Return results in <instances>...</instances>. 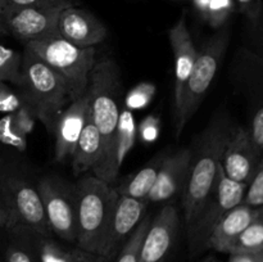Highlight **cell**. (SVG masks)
I'll return each instance as SVG.
<instances>
[{
    "mask_svg": "<svg viewBox=\"0 0 263 262\" xmlns=\"http://www.w3.org/2000/svg\"><path fill=\"white\" fill-rule=\"evenodd\" d=\"M195 12L211 27L220 30L238 12L234 0H192Z\"/></svg>",
    "mask_w": 263,
    "mask_h": 262,
    "instance_id": "cb8c5ba5",
    "label": "cell"
},
{
    "mask_svg": "<svg viewBox=\"0 0 263 262\" xmlns=\"http://www.w3.org/2000/svg\"><path fill=\"white\" fill-rule=\"evenodd\" d=\"M3 233L7 234V239L2 246L4 262H40L33 246L32 231L15 225Z\"/></svg>",
    "mask_w": 263,
    "mask_h": 262,
    "instance_id": "7402d4cb",
    "label": "cell"
},
{
    "mask_svg": "<svg viewBox=\"0 0 263 262\" xmlns=\"http://www.w3.org/2000/svg\"><path fill=\"white\" fill-rule=\"evenodd\" d=\"M25 46L63 79L72 99H79L87 91L90 74L97 61V50L94 46L80 48L59 35L44 40L30 41L25 44Z\"/></svg>",
    "mask_w": 263,
    "mask_h": 262,
    "instance_id": "ba28073f",
    "label": "cell"
},
{
    "mask_svg": "<svg viewBox=\"0 0 263 262\" xmlns=\"http://www.w3.org/2000/svg\"><path fill=\"white\" fill-rule=\"evenodd\" d=\"M228 262H263V252H234Z\"/></svg>",
    "mask_w": 263,
    "mask_h": 262,
    "instance_id": "836d02e7",
    "label": "cell"
},
{
    "mask_svg": "<svg viewBox=\"0 0 263 262\" xmlns=\"http://www.w3.org/2000/svg\"><path fill=\"white\" fill-rule=\"evenodd\" d=\"M170 44L175 57V86H174V115L179 109L182 92L187 84L190 73L197 59V48L186 26L185 14L170 28Z\"/></svg>",
    "mask_w": 263,
    "mask_h": 262,
    "instance_id": "e0dca14e",
    "label": "cell"
},
{
    "mask_svg": "<svg viewBox=\"0 0 263 262\" xmlns=\"http://www.w3.org/2000/svg\"><path fill=\"white\" fill-rule=\"evenodd\" d=\"M57 30L61 38L80 48H91L105 40L107 27L92 13L81 8H64L58 17Z\"/></svg>",
    "mask_w": 263,
    "mask_h": 262,
    "instance_id": "9a60e30c",
    "label": "cell"
},
{
    "mask_svg": "<svg viewBox=\"0 0 263 262\" xmlns=\"http://www.w3.org/2000/svg\"><path fill=\"white\" fill-rule=\"evenodd\" d=\"M13 120H14L17 127L25 134L26 136L32 131L33 123H35L36 118L33 117V115L31 113V110L28 109L26 105H22L18 110H15L14 113H12Z\"/></svg>",
    "mask_w": 263,
    "mask_h": 262,
    "instance_id": "1f68e13d",
    "label": "cell"
},
{
    "mask_svg": "<svg viewBox=\"0 0 263 262\" xmlns=\"http://www.w3.org/2000/svg\"><path fill=\"white\" fill-rule=\"evenodd\" d=\"M233 90L243 100L247 112V130L257 149L263 154V51L240 46L229 68Z\"/></svg>",
    "mask_w": 263,
    "mask_h": 262,
    "instance_id": "52a82bcc",
    "label": "cell"
},
{
    "mask_svg": "<svg viewBox=\"0 0 263 262\" xmlns=\"http://www.w3.org/2000/svg\"><path fill=\"white\" fill-rule=\"evenodd\" d=\"M90 118V105L87 91L73 100L59 116L54 127V161L63 162L73 154L85 123Z\"/></svg>",
    "mask_w": 263,
    "mask_h": 262,
    "instance_id": "2e32d148",
    "label": "cell"
},
{
    "mask_svg": "<svg viewBox=\"0 0 263 262\" xmlns=\"http://www.w3.org/2000/svg\"><path fill=\"white\" fill-rule=\"evenodd\" d=\"M5 33H8L7 30H5L4 26H3L2 23H0V35H5Z\"/></svg>",
    "mask_w": 263,
    "mask_h": 262,
    "instance_id": "74e56055",
    "label": "cell"
},
{
    "mask_svg": "<svg viewBox=\"0 0 263 262\" xmlns=\"http://www.w3.org/2000/svg\"><path fill=\"white\" fill-rule=\"evenodd\" d=\"M261 157L246 126L235 125L223 151L221 166L226 176L231 180L249 185Z\"/></svg>",
    "mask_w": 263,
    "mask_h": 262,
    "instance_id": "4fadbf2b",
    "label": "cell"
},
{
    "mask_svg": "<svg viewBox=\"0 0 263 262\" xmlns=\"http://www.w3.org/2000/svg\"><path fill=\"white\" fill-rule=\"evenodd\" d=\"M236 9L249 21V25L254 26L258 22L263 12L262 0H234Z\"/></svg>",
    "mask_w": 263,
    "mask_h": 262,
    "instance_id": "4dcf8cb0",
    "label": "cell"
},
{
    "mask_svg": "<svg viewBox=\"0 0 263 262\" xmlns=\"http://www.w3.org/2000/svg\"><path fill=\"white\" fill-rule=\"evenodd\" d=\"M118 195L115 185L95 175L84 176L74 184L76 246L99 254Z\"/></svg>",
    "mask_w": 263,
    "mask_h": 262,
    "instance_id": "277c9868",
    "label": "cell"
},
{
    "mask_svg": "<svg viewBox=\"0 0 263 262\" xmlns=\"http://www.w3.org/2000/svg\"><path fill=\"white\" fill-rule=\"evenodd\" d=\"M102 138L90 117L85 123L84 130L71 157L74 175L85 174L90 170L92 171L102 157Z\"/></svg>",
    "mask_w": 263,
    "mask_h": 262,
    "instance_id": "44dd1931",
    "label": "cell"
},
{
    "mask_svg": "<svg viewBox=\"0 0 263 262\" xmlns=\"http://www.w3.org/2000/svg\"><path fill=\"white\" fill-rule=\"evenodd\" d=\"M0 192L15 225L23 226L36 235L51 236L37 186L5 149H0Z\"/></svg>",
    "mask_w": 263,
    "mask_h": 262,
    "instance_id": "5b68a950",
    "label": "cell"
},
{
    "mask_svg": "<svg viewBox=\"0 0 263 262\" xmlns=\"http://www.w3.org/2000/svg\"><path fill=\"white\" fill-rule=\"evenodd\" d=\"M248 185L234 181L218 166L217 177L210 197L198 212L197 217L186 228L187 246L192 256H198L207 251V244L223 216L236 205L244 202Z\"/></svg>",
    "mask_w": 263,
    "mask_h": 262,
    "instance_id": "9c48e42d",
    "label": "cell"
},
{
    "mask_svg": "<svg viewBox=\"0 0 263 262\" xmlns=\"http://www.w3.org/2000/svg\"><path fill=\"white\" fill-rule=\"evenodd\" d=\"M18 94L23 105L53 135L59 116L73 102L68 86L61 76L25 46Z\"/></svg>",
    "mask_w": 263,
    "mask_h": 262,
    "instance_id": "3957f363",
    "label": "cell"
},
{
    "mask_svg": "<svg viewBox=\"0 0 263 262\" xmlns=\"http://www.w3.org/2000/svg\"><path fill=\"white\" fill-rule=\"evenodd\" d=\"M146 204L148 203L145 200L118 195L107 234L100 246L99 254L107 257L110 261L117 257L128 236L138 228L145 216Z\"/></svg>",
    "mask_w": 263,
    "mask_h": 262,
    "instance_id": "7c38bea8",
    "label": "cell"
},
{
    "mask_svg": "<svg viewBox=\"0 0 263 262\" xmlns=\"http://www.w3.org/2000/svg\"><path fill=\"white\" fill-rule=\"evenodd\" d=\"M51 234L69 244L77 241L74 184L58 176H44L36 182Z\"/></svg>",
    "mask_w": 263,
    "mask_h": 262,
    "instance_id": "30bf717a",
    "label": "cell"
},
{
    "mask_svg": "<svg viewBox=\"0 0 263 262\" xmlns=\"http://www.w3.org/2000/svg\"><path fill=\"white\" fill-rule=\"evenodd\" d=\"M0 262H4V259H3V251H2V247H0Z\"/></svg>",
    "mask_w": 263,
    "mask_h": 262,
    "instance_id": "f35d334b",
    "label": "cell"
},
{
    "mask_svg": "<svg viewBox=\"0 0 263 262\" xmlns=\"http://www.w3.org/2000/svg\"><path fill=\"white\" fill-rule=\"evenodd\" d=\"M243 203L253 208H258L263 205V154L258 167H257L256 174L247 188Z\"/></svg>",
    "mask_w": 263,
    "mask_h": 262,
    "instance_id": "f1b7e54d",
    "label": "cell"
},
{
    "mask_svg": "<svg viewBox=\"0 0 263 262\" xmlns=\"http://www.w3.org/2000/svg\"><path fill=\"white\" fill-rule=\"evenodd\" d=\"M234 252H263V205L259 215L238 236L229 253Z\"/></svg>",
    "mask_w": 263,
    "mask_h": 262,
    "instance_id": "d4e9b609",
    "label": "cell"
},
{
    "mask_svg": "<svg viewBox=\"0 0 263 262\" xmlns=\"http://www.w3.org/2000/svg\"><path fill=\"white\" fill-rule=\"evenodd\" d=\"M23 105L20 94L14 92L5 82L0 81V112L14 113Z\"/></svg>",
    "mask_w": 263,
    "mask_h": 262,
    "instance_id": "f546056e",
    "label": "cell"
},
{
    "mask_svg": "<svg viewBox=\"0 0 263 262\" xmlns=\"http://www.w3.org/2000/svg\"><path fill=\"white\" fill-rule=\"evenodd\" d=\"M153 218L151 216L145 215L141 222L139 223L138 228L133 231L126 243L121 248L120 253L116 257V262H139V256H140L141 244H143L145 234L151 226Z\"/></svg>",
    "mask_w": 263,
    "mask_h": 262,
    "instance_id": "484cf974",
    "label": "cell"
},
{
    "mask_svg": "<svg viewBox=\"0 0 263 262\" xmlns=\"http://www.w3.org/2000/svg\"><path fill=\"white\" fill-rule=\"evenodd\" d=\"M179 213L172 204H166L152 220L141 244L139 262H167L179 230Z\"/></svg>",
    "mask_w": 263,
    "mask_h": 262,
    "instance_id": "5bb4252c",
    "label": "cell"
},
{
    "mask_svg": "<svg viewBox=\"0 0 263 262\" xmlns=\"http://www.w3.org/2000/svg\"><path fill=\"white\" fill-rule=\"evenodd\" d=\"M32 239L40 262H112L107 257L92 253L76 244H61L51 236L33 234Z\"/></svg>",
    "mask_w": 263,
    "mask_h": 262,
    "instance_id": "ffe728a7",
    "label": "cell"
},
{
    "mask_svg": "<svg viewBox=\"0 0 263 262\" xmlns=\"http://www.w3.org/2000/svg\"><path fill=\"white\" fill-rule=\"evenodd\" d=\"M21 67L22 55L8 46L0 45V81L12 82L18 86L22 76Z\"/></svg>",
    "mask_w": 263,
    "mask_h": 262,
    "instance_id": "4316f807",
    "label": "cell"
},
{
    "mask_svg": "<svg viewBox=\"0 0 263 262\" xmlns=\"http://www.w3.org/2000/svg\"><path fill=\"white\" fill-rule=\"evenodd\" d=\"M200 262H222V261H220V259L216 258V257H213V256H208V257H205V258L203 259V261H200Z\"/></svg>",
    "mask_w": 263,
    "mask_h": 262,
    "instance_id": "8d00e7d4",
    "label": "cell"
},
{
    "mask_svg": "<svg viewBox=\"0 0 263 262\" xmlns=\"http://www.w3.org/2000/svg\"><path fill=\"white\" fill-rule=\"evenodd\" d=\"M73 5L71 0H43L36 4L0 14V23L8 33L25 44L59 35V13Z\"/></svg>",
    "mask_w": 263,
    "mask_h": 262,
    "instance_id": "8fae6325",
    "label": "cell"
},
{
    "mask_svg": "<svg viewBox=\"0 0 263 262\" xmlns=\"http://www.w3.org/2000/svg\"><path fill=\"white\" fill-rule=\"evenodd\" d=\"M230 43V27L223 26L213 36L208 38L199 49H197V59L190 73L187 84L182 92L179 109L174 115L175 133L179 138L190 118L197 113L205 94L210 90Z\"/></svg>",
    "mask_w": 263,
    "mask_h": 262,
    "instance_id": "8992f818",
    "label": "cell"
},
{
    "mask_svg": "<svg viewBox=\"0 0 263 262\" xmlns=\"http://www.w3.org/2000/svg\"><path fill=\"white\" fill-rule=\"evenodd\" d=\"M163 157L164 156L154 158L153 161H151V163L143 167L138 174L115 186L118 194L146 202V197L149 195L154 182H156L157 174H158Z\"/></svg>",
    "mask_w": 263,
    "mask_h": 262,
    "instance_id": "603a6c76",
    "label": "cell"
},
{
    "mask_svg": "<svg viewBox=\"0 0 263 262\" xmlns=\"http://www.w3.org/2000/svg\"><path fill=\"white\" fill-rule=\"evenodd\" d=\"M251 28L253 30V45H251L252 48L258 49V50L263 51V12L259 17L258 22L254 26H251Z\"/></svg>",
    "mask_w": 263,
    "mask_h": 262,
    "instance_id": "d590c367",
    "label": "cell"
},
{
    "mask_svg": "<svg viewBox=\"0 0 263 262\" xmlns=\"http://www.w3.org/2000/svg\"><path fill=\"white\" fill-rule=\"evenodd\" d=\"M0 143L17 151H25L27 146V136L17 127L12 113L0 120Z\"/></svg>",
    "mask_w": 263,
    "mask_h": 262,
    "instance_id": "83f0119b",
    "label": "cell"
},
{
    "mask_svg": "<svg viewBox=\"0 0 263 262\" xmlns=\"http://www.w3.org/2000/svg\"><path fill=\"white\" fill-rule=\"evenodd\" d=\"M192 161V149L182 148L162 159L156 182L146 197V203L166 202L184 189Z\"/></svg>",
    "mask_w": 263,
    "mask_h": 262,
    "instance_id": "ac0fdd59",
    "label": "cell"
},
{
    "mask_svg": "<svg viewBox=\"0 0 263 262\" xmlns=\"http://www.w3.org/2000/svg\"><path fill=\"white\" fill-rule=\"evenodd\" d=\"M13 226H15L14 217H13L4 197H3L2 192H0V233L13 228Z\"/></svg>",
    "mask_w": 263,
    "mask_h": 262,
    "instance_id": "d6a6232c",
    "label": "cell"
},
{
    "mask_svg": "<svg viewBox=\"0 0 263 262\" xmlns=\"http://www.w3.org/2000/svg\"><path fill=\"white\" fill-rule=\"evenodd\" d=\"M43 0H0V14L9 10L20 9V8L28 7V5L36 4Z\"/></svg>",
    "mask_w": 263,
    "mask_h": 262,
    "instance_id": "e575fe53",
    "label": "cell"
},
{
    "mask_svg": "<svg viewBox=\"0 0 263 262\" xmlns=\"http://www.w3.org/2000/svg\"><path fill=\"white\" fill-rule=\"evenodd\" d=\"M261 208L262 207L253 208L241 203L229 211L216 226L215 231L208 240L207 249H213L216 252L229 254L238 236L259 215Z\"/></svg>",
    "mask_w": 263,
    "mask_h": 262,
    "instance_id": "d6986e66",
    "label": "cell"
},
{
    "mask_svg": "<svg viewBox=\"0 0 263 262\" xmlns=\"http://www.w3.org/2000/svg\"><path fill=\"white\" fill-rule=\"evenodd\" d=\"M122 82L117 63L110 58L95 61L90 74L87 97L90 117L102 138V157L92 172L97 177L113 185L118 171L115 167V148L120 133V99Z\"/></svg>",
    "mask_w": 263,
    "mask_h": 262,
    "instance_id": "6da1fadb",
    "label": "cell"
},
{
    "mask_svg": "<svg viewBox=\"0 0 263 262\" xmlns=\"http://www.w3.org/2000/svg\"><path fill=\"white\" fill-rule=\"evenodd\" d=\"M235 123L226 113H217L192 148L189 174L182 189L185 229L197 217L215 185L223 151Z\"/></svg>",
    "mask_w": 263,
    "mask_h": 262,
    "instance_id": "7a4b0ae2",
    "label": "cell"
}]
</instances>
